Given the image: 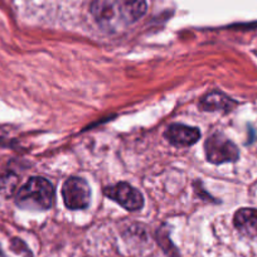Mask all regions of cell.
<instances>
[{"mask_svg": "<svg viewBox=\"0 0 257 257\" xmlns=\"http://www.w3.org/2000/svg\"><path fill=\"white\" fill-rule=\"evenodd\" d=\"M233 224L239 233L257 241V209L242 208L237 211L233 217Z\"/></svg>", "mask_w": 257, "mask_h": 257, "instance_id": "cell-7", "label": "cell"}, {"mask_svg": "<svg viewBox=\"0 0 257 257\" xmlns=\"http://www.w3.org/2000/svg\"><path fill=\"white\" fill-rule=\"evenodd\" d=\"M54 201V188L47 179L33 177L18 190L16 203L24 209L51 208Z\"/></svg>", "mask_w": 257, "mask_h": 257, "instance_id": "cell-2", "label": "cell"}, {"mask_svg": "<svg viewBox=\"0 0 257 257\" xmlns=\"http://www.w3.org/2000/svg\"><path fill=\"white\" fill-rule=\"evenodd\" d=\"M11 248L13 249L16 253L21 254V256H23V257H33L31 249L28 248V246H27V244L24 243V242L22 241L21 238H13V239H12Z\"/></svg>", "mask_w": 257, "mask_h": 257, "instance_id": "cell-10", "label": "cell"}, {"mask_svg": "<svg viewBox=\"0 0 257 257\" xmlns=\"http://www.w3.org/2000/svg\"><path fill=\"white\" fill-rule=\"evenodd\" d=\"M233 105H236V102L223 93L212 92L202 98L199 107L204 111H229Z\"/></svg>", "mask_w": 257, "mask_h": 257, "instance_id": "cell-8", "label": "cell"}, {"mask_svg": "<svg viewBox=\"0 0 257 257\" xmlns=\"http://www.w3.org/2000/svg\"><path fill=\"white\" fill-rule=\"evenodd\" d=\"M204 152H206L207 160L213 164L236 162L239 157V152L236 145L219 133H214L206 140Z\"/></svg>", "mask_w": 257, "mask_h": 257, "instance_id": "cell-3", "label": "cell"}, {"mask_svg": "<svg viewBox=\"0 0 257 257\" xmlns=\"http://www.w3.org/2000/svg\"><path fill=\"white\" fill-rule=\"evenodd\" d=\"M0 257H6V253H4V251L2 247H0Z\"/></svg>", "mask_w": 257, "mask_h": 257, "instance_id": "cell-11", "label": "cell"}, {"mask_svg": "<svg viewBox=\"0 0 257 257\" xmlns=\"http://www.w3.org/2000/svg\"><path fill=\"white\" fill-rule=\"evenodd\" d=\"M147 12L145 0H93L91 13L107 32H117L139 21Z\"/></svg>", "mask_w": 257, "mask_h": 257, "instance_id": "cell-1", "label": "cell"}, {"mask_svg": "<svg viewBox=\"0 0 257 257\" xmlns=\"http://www.w3.org/2000/svg\"><path fill=\"white\" fill-rule=\"evenodd\" d=\"M164 137L174 147H190L198 142L201 138V132L192 126L173 123L167 128Z\"/></svg>", "mask_w": 257, "mask_h": 257, "instance_id": "cell-6", "label": "cell"}, {"mask_svg": "<svg viewBox=\"0 0 257 257\" xmlns=\"http://www.w3.org/2000/svg\"><path fill=\"white\" fill-rule=\"evenodd\" d=\"M105 194L127 211H139L144 206L143 194L127 183H117L105 189Z\"/></svg>", "mask_w": 257, "mask_h": 257, "instance_id": "cell-5", "label": "cell"}, {"mask_svg": "<svg viewBox=\"0 0 257 257\" xmlns=\"http://www.w3.org/2000/svg\"><path fill=\"white\" fill-rule=\"evenodd\" d=\"M18 178L13 174L4 175L0 178V193L4 196H12L17 188Z\"/></svg>", "mask_w": 257, "mask_h": 257, "instance_id": "cell-9", "label": "cell"}, {"mask_svg": "<svg viewBox=\"0 0 257 257\" xmlns=\"http://www.w3.org/2000/svg\"><path fill=\"white\" fill-rule=\"evenodd\" d=\"M62 197L67 208L85 209L90 203L91 189L85 179L72 177L64 182L62 187Z\"/></svg>", "mask_w": 257, "mask_h": 257, "instance_id": "cell-4", "label": "cell"}]
</instances>
